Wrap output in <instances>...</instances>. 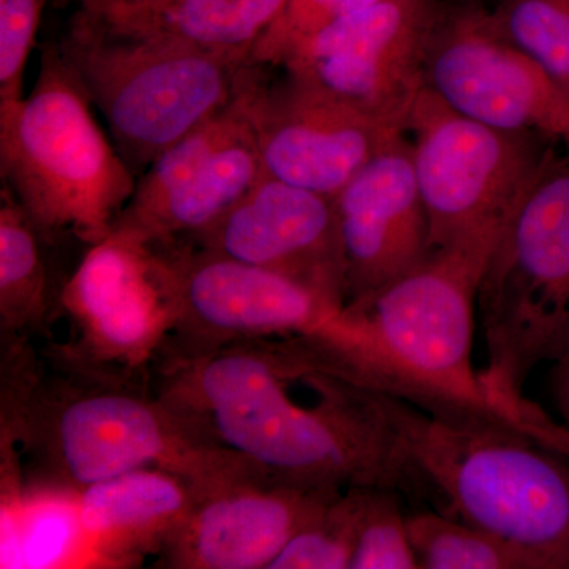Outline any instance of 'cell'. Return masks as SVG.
Segmentation results:
<instances>
[{"label":"cell","mask_w":569,"mask_h":569,"mask_svg":"<svg viewBox=\"0 0 569 569\" xmlns=\"http://www.w3.org/2000/svg\"><path fill=\"white\" fill-rule=\"evenodd\" d=\"M282 70L271 81L266 67L249 63L241 82L250 132L271 178L335 198L377 153L407 133Z\"/></svg>","instance_id":"11"},{"label":"cell","mask_w":569,"mask_h":569,"mask_svg":"<svg viewBox=\"0 0 569 569\" xmlns=\"http://www.w3.org/2000/svg\"><path fill=\"white\" fill-rule=\"evenodd\" d=\"M347 302L361 301L429 258V223L407 133L332 198Z\"/></svg>","instance_id":"15"},{"label":"cell","mask_w":569,"mask_h":569,"mask_svg":"<svg viewBox=\"0 0 569 569\" xmlns=\"http://www.w3.org/2000/svg\"><path fill=\"white\" fill-rule=\"evenodd\" d=\"M52 246L13 193L0 190V342L43 340L61 316L73 269L56 266Z\"/></svg>","instance_id":"18"},{"label":"cell","mask_w":569,"mask_h":569,"mask_svg":"<svg viewBox=\"0 0 569 569\" xmlns=\"http://www.w3.org/2000/svg\"><path fill=\"white\" fill-rule=\"evenodd\" d=\"M137 179L238 96L249 62L80 9L58 44Z\"/></svg>","instance_id":"7"},{"label":"cell","mask_w":569,"mask_h":569,"mask_svg":"<svg viewBox=\"0 0 569 569\" xmlns=\"http://www.w3.org/2000/svg\"><path fill=\"white\" fill-rule=\"evenodd\" d=\"M552 392L557 407L569 429V353L556 362L552 376Z\"/></svg>","instance_id":"28"},{"label":"cell","mask_w":569,"mask_h":569,"mask_svg":"<svg viewBox=\"0 0 569 569\" xmlns=\"http://www.w3.org/2000/svg\"><path fill=\"white\" fill-rule=\"evenodd\" d=\"M488 10L509 43L569 84V0H496Z\"/></svg>","instance_id":"23"},{"label":"cell","mask_w":569,"mask_h":569,"mask_svg":"<svg viewBox=\"0 0 569 569\" xmlns=\"http://www.w3.org/2000/svg\"><path fill=\"white\" fill-rule=\"evenodd\" d=\"M407 530L421 569H533L520 550L438 511L407 515Z\"/></svg>","instance_id":"22"},{"label":"cell","mask_w":569,"mask_h":569,"mask_svg":"<svg viewBox=\"0 0 569 569\" xmlns=\"http://www.w3.org/2000/svg\"><path fill=\"white\" fill-rule=\"evenodd\" d=\"M299 370L293 336L254 337L160 355L151 385L203 443L246 460L274 485L391 489L440 511V497L377 392L316 365L318 395L305 406L293 396Z\"/></svg>","instance_id":"1"},{"label":"cell","mask_w":569,"mask_h":569,"mask_svg":"<svg viewBox=\"0 0 569 569\" xmlns=\"http://www.w3.org/2000/svg\"><path fill=\"white\" fill-rule=\"evenodd\" d=\"M283 3L284 0H153L130 9L91 13L112 24L168 33L203 50L249 62L254 44Z\"/></svg>","instance_id":"20"},{"label":"cell","mask_w":569,"mask_h":569,"mask_svg":"<svg viewBox=\"0 0 569 569\" xmlns=\"http://www.w3.org/2000/svg\"><path fill=\"white\" fill-rule=\"evenodd\" d=\"M80 9L89 11H112L130 9V7L142 6V3L153 2V0H77Z\"/></svg>","instance_id":"29"},{"label":"cell","mask_w":569,"mask_h":569,"mask_svg":"<svg viewBox=\"0 0 569 569\" xmlns=\"http://www.w3.org/2000/svg\"><path fill=\"white\" fill-rule=\"evenodd\" d=\"M82 531L77 500L32 497L2 503L0 568H56L73 552Z\"/></svg>","instance_id":"21"},{"label":"cell","mask_w":569,"mask_h":569,"mask_svg":"<svg viewBox=\"0 0 569 569\" xmlns=\"http://www.w3.org/2000/svg\"><path fill=\"white\" fill-rule=\"evenodd\" d=\"M408 132L430 253L459 258L481 276L508 217L560 146L473 121L427 86L408 112Z\"/></svg>","instance_id":"8"},{"label":"cell","mask_w":569,"mask_h":569,"mask_svg":"<svg viewBox=\"0 0 569 569\" xmlns=\"http://www.w3.org/2000/svg\"><path fill=\"white\" fill-rule=\"evenodd\" d=\"M479 279L466 261L430 253L407 276L305 332L306 347L328 372L430 417L538 440L489 399L471 366Z\"/></svg>","instance_id":"3"},{"label":"cell","mask_w":569,"mask_h":569,"mask_svg":"<svg viewBox=\"0 0 569 569\" xmlns=\"http://www.w3.org/2000/svg\"><path fill=\"white\" fill-rule=\"evenodd\" d=\"M163 250L176 320L159 355L190 353L233 340L316 331L343 307L282 272L190 246Z\"/></svg>","instance_id":"13"},{"label":"cell","mask_w":569,"mask_h":569,"mask_svg":"<svg viewBox=\"0 0 569 569\" xmlns=\"http://www.w3.org/2000/svg\"><path fill=\"white\" fill-rule=\"evenodd\" d=\"M47 0H0V103L24 97V71Z\"/></svg>","instance_id":"27"},{"label":"cell","mask_w":569,"mask_h":569,"mask_svg":"<svg viewBox=\"0 0 569 569\" xmlns=\"http://www.w3.org/2000/svg\"><path fill=\"white\" fill-rule=\"evenodd\" d=\"M477 306L486 395L542 445L559 447L565 427L523 399V387L535 367L569 353V152L552 153L508 217L482 269Z\"/></svg>","instance_id":"4"},{"label":"cell","mask_w":569,"mask_h":569,"mask_svg":"<svg viewBox=\"0 0 569 569\" xmlns=\"http://www.w3.org/2000/svg\"><path fill=\"white\" fill-rule=\"evenodd\" d=\"M293 277L346 306L335 201L264 173L219 222L190 244Z\"/></svg>","instance_id":"14"},{"label":"cell","mask_w":569,"mask_h":569,"mask_svg":"<svg viewBox=\"0 0 569 569\" xmlns=\"http://www.w3.org/2000/svg\"><path fill=\"white\" fill-rule=\"evenodd\" d=\"M264 176L252 132L228 142L151 211L114 230L153 246H183L206 233Z\"/></svg>","instance_id":"19"},{"label":"cell","mask_w":569,"mask_h":569,"mask_svg":"<svg viewBox=\"0 0 569 569\" xmlns=\"http://www.w3.org/2000/svg\"><path fill=\"white\" fill-rule=\"evenodd\" d=\"M56 44L32 91L0 103V178L52 246L99 244L114 230L137 176L108 141Z\"/></svg>","instance_id":"5"},{"label":"cell","mask_w":569,"mask_h":569,"mask_svg":"<svg viewBox=\"0 0 569 569\" xmlns=\"http://www.w3.org/2000/svg\"><path fill=\"white\" fill-rule=\"evenodd\" d=\"M201 496L203 490L181 475L144 467L82 490L78 515L93 552L122 565L159 552Z\"/></svg>","instance_id":"17"},{"label":"cell","mask_w":569,"mask_h":569,"mask_svg":"<svg viewBox=\"0 0 569 569\" xmlns=\"http://www.w3.org/2000/svg\"><path fill=\"white\" fill-rule=\"evenodd\" d=\"M61 320L69 339L44 347L99 372L151 380L176 320L163 250L119 231L89 247L67 282Z\"/></svg>","instance_id":"9"},{"label":"cell","mask_w":569,"mask_h":569,"mask_svg":"<svg viewBox=\"0 0 569 569\" xmlns=\"http://www.w3.org/2000/svg\"><path fill=\"white\" fill-rule=\"evenodd\" d=\"M340 492L264 479L209 490L163 542L156 567L268 569L302 523Z\"/></svg>","instance_id":"16"},{"label":"cell","mask_w":569,"mask_h":569,"mask_svg":"<svg viewBox=\"0 0 569 569\" xmlns=\"http://www.w3.org/2000/svg\"><path fill=\"white\" fill-rule=\"evenodd\" d=\"M438 9V0H376L299 44L279 69L407 132Z\"/></svg>","instance_id":"12"},{"label":"cell","mask_w":569,"mask_h":569,"mask_svg":"<svg viewBox=\"0 0 569 569\" xmlns=\"http://www.w3.org/2000/svg\"><path fill=\"white\" fill-rule=\"evenodd\" d=\"M356 522L358 488H350L302 523L268 569H350Z\"/></svg>","instance_id":"24"},{"label":"cell","mask_w":569,"mask_h":569,"mask_svg":"<svg viewBox=\"0 0 569 569\" xmlns=\"http://www.w3.org/2000/svg\"><path fill=\"white\" fill-rule=\"evenodd\" d=\"M399 492L358 488V522L350 569H418Z\"/></svg>","instance_id":"25"},{"label":"cell","mask_w":569,"mask_h":569,"mask_svg":"<svg viewBox=\"0 0 569 569\" xmlns=\"http://www.w3.org/2000/svg\"><path fill=\"white\" fill-rule=\"evenodd\" d=\"M425 86L473 121L538 134L569 152V84L509 43L486 7L440 3L427 41Z\"/></svg>","instance_id":"10"},{"label":"cell","mask_w":569,"mask_h":569,"mask_svg":"<svg viewBox=\"0 0 569 569\" xmlns=\"http://www.w3.org/2000/svg\"><path fill=\"white\" fill-rule=\"evenodd\" d=\"M372 2L376 0H284L282 10L250 52L249 63L279 69L299 44L343 14Z\"/></svg>","instance_id":"26"},{"label":"cell","mask_w":569,"mask_h":569,"mask_svg":"<svg viewBox=\"0 0 569 569\" xmlns=\"http://www.w3.org/2000/svg\"><path fill=\"white\" fill-rule=\"evenodd\" d=\"M377 397L440 497L441 515L520 550L533 569H569L568 456L518 430L451 425Z\"/></svg>","instance_id":"6"},{"label":"cell","mask_w":569,"mask_h":569,"mask_svg":"<svg viewBox=\"0 0 569 569\" xmlns=\"http://www.w3.org/2000/svg\"><path fill=\"white\" fill-rule=\"evenodd\" d=\"M2 503L80 496L104 479L159 467L209 492L266 479L203 443L151 380L70 361L36 340L0 343Z\"/></svg>","instance_id":"2"}]
</instances>
